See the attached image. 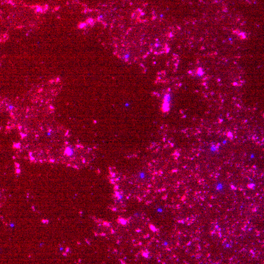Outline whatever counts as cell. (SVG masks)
<instances>
[{
  "label": "cell",
  "mask_w": 264,
  "mask_h": 264,
  "mask_svg": "<svg viewBox=\"0 0 264 264\" xmlns=\"http://www.w3.org/2000/svg\"><path fill=\"white\" fill-rule=\"evenodd\" d=\"M8 107H9L10 110H13L14 109V107L13 105H11V104H10V105L8 106Z\"/></svg>",
  "instance_id": "3"
},
{
  "label": "cell",
  "mask_w": 264,
  "mask_h": 264,
  "mask_svg": "<svg viewBox=\"0 0 264 264\" xmlns=\"http://www.w3.org/2000/svg\"><path fill=\"white\" fill-rule=\"evenodd\" d=\"M74 149L72 148L71 147H68L65 148V154L67 155L68 156H71L73 154H74Z\"/></svg>",
  "instance_id": "1"
},
{
  "label": "cell",
  "mask_w": 264,
  "mask_h": 264,
  "mask_svg": "<svg viewBox=\"0 0 264 264\" xmlns=\"http://www.w3.org/2000/svg\"><path fill=\"white\" fill-rule=\"evenodd\" d=\"M128 58H129V54H125L123 56V60H128Z\"/></svg>",
  "instance_id": "2"
}]
</instances>
